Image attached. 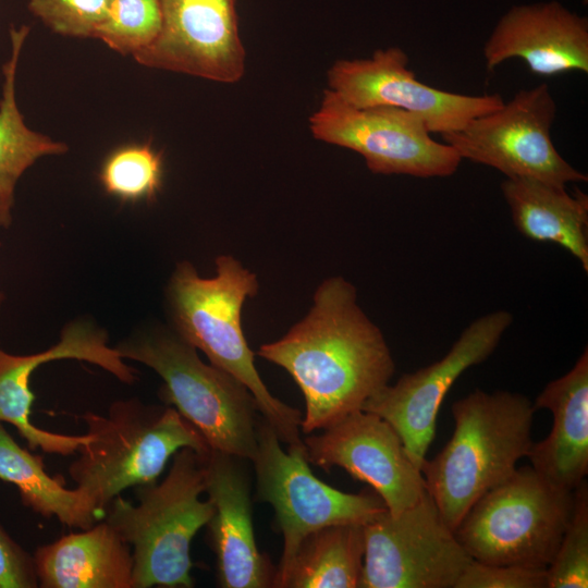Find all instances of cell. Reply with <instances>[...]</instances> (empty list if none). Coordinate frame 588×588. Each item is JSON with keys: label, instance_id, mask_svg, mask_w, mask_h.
<instances>
[{"label": "cell", "instance_id": "4fadbf2b", "mask_svg": "<svg viewBox=\"0 0 588 588\" xmlns=\"http://www.w3.org/2000/svg\"><path fill=\"white\" fill-rule=\"evenodd\" d=\"M399 47L377 49L367 59H341L329 69V89L358 107H395L419 117L430 133L462 130L470 120L501 108L500 94L470 96L433 88L408 69Z\"/></svg>", "mask_w": 588, "mask_h": 588}, {"label": "cell", "instance_id": "f546056e", "mask_svg": "<svg viewBox=\"0 0 588 588\" xmlns=\"http://www.w3.org/2000/svg\"><path fill=\"white\" fill-rule=\"evenodd\" d=\"M34 556L22 549L0 525V588H35Z\"/></svg>", "mask_w": 588, "mask_h": 588}, {"label": "cell", "instance_id": "ba28073f", "mask_svg": "<svg viewBox=\"0 0 588 588\" xmlns=\"http://www.w3.org/2000/svg\"><path fill=\"white\" fill-rule=\"evenodd\" d=\"M271 425L261 416L257 449L250 461L256 477V501L269 503L283 537L273 587L282 588L302 541L332 525H366L387 511L376 491L347 493L318 479L309 467L304 442L285 451Z\"/></svg>", "mask_w": 588, "mask_h": 588}, {"label": "cell", "instance_id": "7402d4cb", "mask_svg": "<svg viewBox=\"0 0 588 588\" xmlns=\"http://www.w3.org/2000/svg\"><path fill=\"white\" fill-rule=\"evenodd\" d=\"M11 54L2 66L0 99V226L12 223V208L17 181L39 158L66 154L65 143L30 130L22 115L15 93L20 56L29 33L26 25L11 26Z\"/></svg>", "mask_w": 588, "mask_h": 588}, {"label": "cell", "instance_id": "83f0119b", "mask_svg": "<svg viewBox=\"0 0 588 588\" xmlns=\"http://www.w3.org/2000/svg\"><path fill=\"white\" fill-rule=\"evenodd\" d=\"M30 13L54 34L94 38L111 0H26Z\"/></svg>", "mask_w": 588, "mask_h": 588}, {"label": "cell", "instance_id": "5bb4252c", "mask_svg": "<svg viewBox=\"0 0 588 588\" xmlns=\"http://www.w3.org/2000/svg\"><path fill=\"white\" fill-rule=\"evenodd\" d=\"M303 442L309 463L324 471L341 467L354 479L368 483L391 515L413 506L426 491L420 468L400 434L373 413H351L319 434H307Z\"/></svg>", "mask_w": 588, "mask_h": 588}, {"label": "cell", "instance_id": "6da1fadb", "mask_svg": "<svg viewBox=\"0 0 588 588\" xmlns=\"http://www.w3.org/2000/svg\"><path fill=\"white\" fill-rule=\"evenodd\" d=\"M257 354L285 369L301 389V431L306 436L360 411L395 371L382 331L343 277L322 281L308 314Z\"/></svg>", "mask_w": 588, "mask_h": 588}, {"label": "cell", "instance_id": "277c9868", "mask_svg": "<svg viewBox=\"0 0 588 588\" xmlns=\"http://www.w3.org/2000/svg\"><path fill=\"white\" fill-rule=\"evenodd\" d=\"M208 453L183 448L161 482L134 487L137 504L120 494L109 504L105 520L132 548L134 588H191V543L213 514L205 493Z\"/></svg>", "mask_w": 588, "mask_h": 588}, {"label": "cell", "instance_id": "7c38bea8", "mask_svg": "<svg viewBox=\"0 0 588 588\" xmlns=\"http://www.w3.org/2000/svg\"><path fill=\"white\" fill-rule=\"evenodd\" d=\"M512 322L513 315L507 310L477 318L441 359L404 373L394 384L388 383L362 409L385 419L420 468L434 439L439 408L448 391L466 369L494 352Z\"/></svg>", "mask_w": 588, "mask_h": 588}, {"label": "cell", "instance_id": "e0dca14e", "mask_svg": "<svg viewBox=\"0 0 588 588\" xmlns=\"http://www.w3.org/2000/svg\"><path fill=\"white\" fill-rule=\"evenodd\" d=\"M249 460L210 450L205 461V492L213 505L208 540L222 588L273 587L275 569L256 544Z\"/></svg>", "mask_w": 588, "mask_h": 588}, {"label": "cell", "instance_id": "f1b7e54d", "mask_svg": "<svg viewBox=\"0 0 588 588\" xmlns=\"http://www.w3.org/2000/svg\"><path fill=\"white\" fill-rule=\"evenodd\" d=\"M454 588H547V568L471 560Z\"/></svg>", "mask_w": 588, "mask_h": 588}, {"label": "cell", "instance_id": "2e32d148", "mask_svg": "<svg viewBox=\"0 0 588 588\" xmlns=\"http://www.w3.org/2000/svg\"><path fill=\"white\" fill-rule=\"evenodd\" d=\"M63 358L85 360L132 384L135 370L128 367L115 347L107 344V334L90 322L74 321L61 333L60 341L50 348L32 355H12L0 350V422L13 425L29 448L45 453L71 455L78 452L90 437L56 433L32 424L34 394L29 388L33 371L40 365Z\"/></svg>", "mask_w": 588, "mask_h": 588}, {"label": "cell", "instance_id": "30bf717a", "mask_svg": "<svg viewBox=\"0 0 588 588\" xmlns=\"http://www.w3.org/2000/svg\"><path fill=\"white\" fill-rule=\"evenodd\" d=\"M313 136L359 154L375 174L420 179L453 175L462 159L445 143L436 142L424 121L395 107H354L324 89L309 118Z\"/></svg>", "mask_w": 588, "mask_h": 588}, {"label": "cell", "instance_id": "4dcf8cb0", "mask_svg": "<svg viewBox=\"0 0 588 588\" xmlns=\"http://www.w3.org/2000/svg\"><path fill=\"white\" fill-rule=\"evenodd\" d=\"M2 298H3V296H2V293L0 292V306H1V303H2Z\"/></svg>", "mask_w": 588, "mask_h": 588}, {"label": "cell", "instance_id": "52a82bcc", "mask_svg": "<svg viewBox=\"0 0 588 588\" xmlns=\"http://www.w3.org/2000/svg\"><path fill=\"white\" fill-rule=\"evenodd\" d=\"M572 509L573 491L554 487L524 466L479 498L454 534L475 561L547 568Z\"/></svg>", "mask_w": 588, "mask_h": 588}, {"label": "cell", "instance_id": "cb8c5ba5", "mask_svg": "<svg viewBox=\"0 0 588 588\" xmlns=\"http://www.w3.org/2000/svg\"><path fill=\"white\" fill-rule=\"evenodd\" d=\"M364 525L320 528L299 544L282 588H359Z\"/></svg>", "mask_w": 588, "mask_h": 588}, {"label": "cell", "instance_id": "7a4b0ae2", "mask_svg": "<svg viewBox=\"0 0 588 588\" xmlns=\"http://www.w3.org/2000/svg\"><path fill=\"white\" fill-rule=\"evenodd\" d=\"M215 277L201 278L191 262L177 265L167 290L172 329L250 391L282 443L302 444V413L270 393L243 332L242 309L258 292L257 275L230 255L217 257Z\"/></svg>", "mask_w": 588, "mask_h": 588}, {"label": "cell", "instance_id": "d4e9b609", "mask_svg": "<svg viewBox=\"0 0 588 588\" xmlns=\"http://www.w3.org/2000/svg\"><path fill=\"white\" fill-rule=\"evenodd\" d=\"M162 164V155L149 144L125 145L105 160L100 181L108 194L122 200L151 199L161 186Z\"/></svg>", "mask_w": 588, "mask_h": 588}, {"label": "cell", "instance_id": "3957f363", "mask_svg": "<svg viewBox=\"0 0 588 588\" xmlns=\"http://www.w3.org/2000/svg\"><path fill=\"white\" fill-rule=\"evenodd\" d=\"M451 411L453 434L433 458H425L420 471L454 531L474 503L527 456L536 409L520 393L475 390L454 402Z\"/></svg>", "mask_w": 588, "mask_h": 588}, {"label": "cell", "instance_id": "9a60e30c", "mask_svg": "<svg viewBox=\"0 0 588 588\" xmlns=\"http://www.w3.org/2000/svg\"><path fill=\"white\" fill-rule=\"evenodd\" d=\"M161 27L133 56L146 68L236 83L245 72L236 0H160Z\"/></svg>", "mask_w": 588, "mask_h": 588}, {"label": "cell", "instance_id": "5b68a950", "mask_svg": "<svg viewBox=\"0 0 588 588\" xmlns=\"http://www.w3.org/2000/svg\"><path fill=\"white\" fill-rule=\"evenodd\" d=\"M115 348L123 359L139 362L160 376L161 400L198 430L210 450L253 460L261 415L242 382L204 363L173 329L142 332Z\"/></svg>", "mask_w": 588, "mask_h": 588}, {"label": "cell", "instance_id": "8fae6325", "mask_svg": "<svg viewBox=\"0 0 588 588\" xmlns=\"http://www.w3.org/2000/svg\"><path fill=\"white\" fill-rule=\"evenodd\" d=\"M364 539L359 588H454L473 560L427 489L400 514L364 525Z\"/></svg>", "mask_w": 588, "mask_h": 588}, {"label": "cell", "instance_id": "603a6c76", "mask_svg": "<svg viewBox=\"0 0 588 588\" xmlns=\"http://www.w3.org/2000/svg\"><path fill=\"white\" fill-rule=\"evenodd\" d=\"M0 479L13 483L24 505L68 527L87 529L105 518L106 511L83 488L68 489L62 477L45 470L42 457L21 448L0 422Z\"/></svg>", "mask_w": 588, "mask_h": 588}, {"label": "cell", "instance_id": "9c48e42d", "mask_svg": "<svg viewBox=\"0 0 588 588\" xmlns=\"http://www.w3.org/2000/svg\"><path fill=\"white\" fill-rule=\"evenodd\" d=\"M558 112L547 84L520 89L497 110L470 120L462 130L442 134L461 159L491 167L505 177H525L566 187L587 182L556 150L551 127Z\"/></svg>", "mask_w": 588, "mask_h": 588}, {"label": "cell", "instance_id": "4316f807", "mask_svg": "<svg viewBox=\"0 0 588 588\" xmlns=\"http://www.w3.org/2000/svg\"><path fill=\"white\" fill-rule=\"evenodd\" d=\"M588 587V486L573 491V509L558 551L547 567V588Z\"/></svg>", "mask_w": 588, "mask_h": 588}, {"label": "cell", "instance_id": "ac0fdd59", "mask_svg": "<svg viewBox=\"0 0 588 588\" xmlns=\"http://www.w3.org/2000/svg\"><path fill=\"white\" fill-rule=\"evenodd\" d=\"M488 71L518 58L539 76L588 73V20L556 1L513 7L483 46Z\"/></svg>", "mask_w": 588, "mask_h": 588}, {"label": "cell", "instance_id": "484cf974", "mask_svg": "<svg viewBox=\"0 0 588 588\" xmlns=\"http://www.w3.org/2000/svg\"><path fill=\"white\" fill-rule=\"evenodd\" d=\"M161 27L160 0H111L94 39L122 56L150 46Z\"/></svg>", "mask_w": 588, "mask_h": 588}, {"label": "cell", "instance_id": "d6986e66", "mask_svg": "<svg viewBox=\"0 0 588 588\" xmlns=\"http://www.w3.org/2000/svg\"><path fill=\"white\" fill-rule=\"evenodd\" d=\"M535 409H548L553 425L547 438L532 443L531 467L556 488L574 491L588 473V350L562 377L538 394Z\"/></svg>", "mask_w": 588, "mask_h": 588}, {"label": "cell", "instance_id": "8992f818", "mask_svg": "<svg viewBox=\"0 0 588 588\" xmlns=\"http://www.w3.org/2000/svg\"><path fill=\"white\" fill-rule=\"evenodd\" d=\"M82 419L90 440L78 450L69 475L103 511L125 489L157 481L179 450L210 451L198 430L169 405L120 400L107 415L86 412Z\"/></svg>", "mask_w": 588, "mask_h": 588}, {"label": "cell", "instance_id": "44dd1931", "mask_svg": "<svg viewBox=\"0 0 588 588\" xmlns=\"http://www.w3.org/2000/svg\"><path fill=\"white\" fill-rule=\"evenodd\" d=\"M501 192L520 234L563 247L588 271L587 194L525 177H505Z\"/></svg>", "mask_w": 588, "mask_h": 588}, {"label": "cell", "instance_id": "ffe728a7", "mask_svg": "<svg viewBox=\"0 0 588 588\" xmlns=\"http://www.w3.org/2000/svg\"><path fill=\"white\" fill-rule=\"evenodd\" d=\"M34 562L42 588H134L132 548L106 520L39 547Z\"/></svg>", "mask_w": 588, "mask_h": 588}]
</instances>
